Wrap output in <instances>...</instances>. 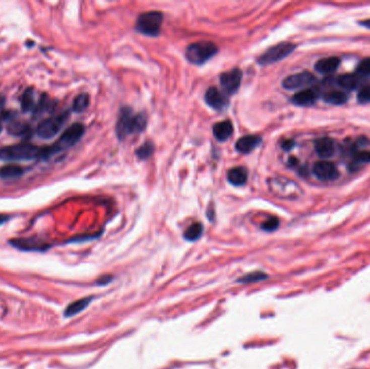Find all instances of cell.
Returning a JSON list of instances; mask_svg holds the SVG:
<instances>
[{
    "mask_svg": "<svg viewBox=\"0 0 370 369\" xmlns=\"http://www.w3.org/2000/svg\"><path fill=\"white\" fill-rule=\"evenodd\" d=\"M147 126V116L144 113L133 114L130 107L121 108L116 125V134L119 140H124L130 135L143 132Z\"/></svg>",
    "mask_w": 370,
    "mask_h": 369,
    "instance_id": "cell-1",
    "label": "cell"
},
{
    "mask_svg": "<svg viewBox=\"0 0 370 369\" xmlns=\"http://www.w3.org/2000/svg\"><path fill=\"white\" fill-rule=\"evenodd\" d=\"M85 135V126L81 124H74L72 126L64 131V134L60 137V139L51 146L44 147L41 149L40 158H48L52 156L53 154H56L63 150L70 149V147L75 145L77 142L80 141V139Z\"/></svg>",
    "mask_w": 370,
    "mask_h": 369,
    "instance_id": "cell-2",
    "label": "cell"
},
{
    "mask_svg": "<svg viewBox=\"0 0 370 369\" xmlns=\"http://www.w3.org/2000/svg\"><path fill=\"white\" fill-rule=\"evenodd\" d=\"M269 189L272 193L282 199H297L302 196L303 191L299 184L285 176H275L269 180Z\"/></svg>",
    "mask_w": 370,
    "mask_h": 369,
    "instance_id": "cell-3",
    "label": "cell"
},
{
    "mask_svg": "<svg viewBox=\"0 0 370 369\" xmlns=\"http://www.w3.org/2000/svg\"><path fill=\"white\" fill-rule=\"evenodd\" d=\"M219 48L211 41L192 43L185 51L188 61L194 65H203L218 53Z\"/></svg>",
    "mask_w": 370,
    "mask_h": 369,
    "instance_id": "cell-4",
    "label": "cell"
},
{
    "mask_svg": "<svg viewBox=\"0 0 370 369\" xmlns=\"http://www.w3.org/2000/svg\"><path fill=\"white\" fill-rule=\"evenodd\" d=\"M41 149L33 144L21 143L0 149V159L3 160H31L40 157Z\"/></svg>",
    "mask_w": 370,
    "mask_h": 369,
    "instance_id": "cell-5",
    "label": "cell"
},
{
    "mask_svg": "<svg viewBox=\"0 0 370 369\" xmlns=\"http://www.w3.org/2000/svg\"><path fill=\"white\" fill-rule=\"evenodd\" d=\"M162 21H164V16L161 12L149 11L140 14L137 20L136 28L139 33L145 36L156 37L160 34Z\"/></svg>",
    "mask_w": 370,
    "mask_h": 369,
    "instance_id": "cell-6",
    "label": "cell"
},
{
    "mask_svg": "<svg viewBox=\"0 0 370 369\" xmlns=\"http://www.w3.org/2000/svg\"><path fill=\"white\" fill-rule=\"evenodd\" d=\"M295 45L292 42H279L277 45L269 48L263 54L258 57V63L260 65H270L282 61L293 52Z\"/></svg>",
    "mask_w": 370,
    "mask_h": 369,
    "instance_id": "cell-7",
    "label": "cell"
},
{
    "mask_svg": "<svg viewBox=\"0 0 370 369\" xmlns=\"http://www.w3.org/2000/svg\"><path fill=\"white\" fill-rule=\"evenodd\" d=\"M69 116H70L69 113L65 112L43 120L42 122L39 124L38 128H37V135H38L39 138L44 140L52 139L58 134V131L62 129L66 120L69 119Z\"/></svg>",
    "mask_w": 370,
    "mask_h": 369,
    "instance_id": "cell-8",
    "label": "cell"
},
{
    "mask_svg": "<svg viewBox=\"0 0 370 369\" xmlns=\"http://www.w3.org/2000/svg\"><path fill=\"white\" fill-rule=\"evenodd\" d=\"M220 85L223 88L225 94L231 95L238 91L241 80L242 72L239 69H234L229 72L222 73L220 75Z\"/></svg>",
    "mask_w": 370,
    "mask_h": 369,
    "instance_id": "cell-9",
    "label": "cell"
},
{
    "mask_svg": "<svg viewBox=\"0 0 370 369\" xmlns=\"http://www.w3.org/2000/svg\"><path fill=\"white\" fill-rule=\"evenodd\" d=\"M315 80V76L312 73L301 72L286 77L283 80V87L287 90L300 89V88H304L314 84Z\"/></svg>",
    "mask_w": 370,
    "mask_h": 369,
    "instance_id": "cell-10",
    "label": "cell"
},
{
    "mask_svg": "<svg viewBox=\"0 0 370 369\" xmlns=\"http://www.w3.org/2000/svg\"><path fill=\"white\" fill-rule=\"evenodd\" d=\"M313 174L316 176L318 180L324 181V182H329V181H335L338 179L339 172L337 170L336 166L329 161H318L313 166Z\"/></svg>",
    "mask_w": 370,
    "mask_h": 369,
    "instance_id": "cell-11",
    "label": "cell"
},
{
    "mask_svg": "<svg viewBox=\"0 0 370 369\" xmlns=\"http://www.w3.org/2000/svg\"><path fill=\"white\" fill-rule=\"evenodd\" d=\"M205 101L211 108H213L214 110H219V112L225 109L229 103L227 94L221 92L216 87H210L206 91Z\"/></svg>",
    "mask_w": 370,
    "mask_h": 369,
    "instance_id": "cell-12",
    "label": "cell"
},
{
    "mask_svg": "<svg viewBox=\"0 0 370 369\" xmlns=\"http://www.w3.org/2000/svg\"><path fill=\"white\" fill-rule=\"evenodd\" d=\"M320 95L321 93L317 88H307V89L295 93L291 101L293 104L298 106H311L315 104Z\"/></svg>",
    "mask_w": 370,
    "mask_h": 369,
    "instance_id": "cell-13",
    "label": "cell"
},
{
    "mask_svg": "<svg viewBox=\"0 0 370 369\" xmlns=\"http://www.w3.org/2000/svg\"><path fill=\"white\" fill-rule=\"evenodd\" d=\"M262 143V138L255 135L241 137L235 144V149L240 154H249Z\"/></svg>",
    "mask_w": 370,
    "mask_h": 369,
    "instance_id": "cell-14",
    "label": "cell"
},
{
    "mask_svg": "<svg viewBox=\"0 0 370 369\" xmlns=\"http://www.w3.org/2000/svg\"><path fill=\"white\" fill-rule=\"evenodd\" d=\"M12 246L18 249L25 250V252H37V250H44L49 248L48 245H44L43 242L37 240L35 238H22V239H13L10 241Z\"/></svg>",
    "mask_w": 370,
    "mask_h": 369,
    "instance_id": "cell-15",
    "label": "cell"
},
{
    "mask_svg": "<svg viewBox=\"0 0 370 369\" xmlns=\"http://www.w3.org/2000/svg\"><path fill=\"white\" fill-rule=\"evenodd\" d=\"M315 151L322 158H329L334 156L336 152V144L329 138H321L315 141Z\"/></svg>",
    "mask_w": 370,
    "mask_h": 369,
    "instance_id": "cell-16",
    "label": "cell"
},
{
    "mask_svg": "<svg viewBox=\"0 0 370 369\" xmlns=\"http://www.w3.org/2000/svg\"><path fill=\"white\" fill-rule=\"evenodd\" d=\"M212 131H213L214 138H216L218 141L225 142L226 140H228L233 136L234 127H233V124L231 120H224V121H220L214 125Z\"/></svg>",
    "mask_w": 370,
    "mask_h": 369,
    "instance_id": "cell-17",
    "label": "cell"
},
{
    "mask_svg": "<svg viewBox=\"0 0 370 369\" xmlns=\"http://www.w3.org/2000/svg\"><path fill=\"white\" fill-rule=\"evenodd\" d=\"M248 179L247 170L243 167H235L227 172V181L234 187L245 186Z\"/></svg>",
    "mask_w": 370,
    "mask_h": 369,
    "instance_id": "cell-18",
    "label": "cell"
},
{
    "mask_svg": "<svg viewBox=\"0 0 370 369\" xmlns=\"http://www.w3.org/2000/svg\"><path fill=\"white\" fill-rule=\"evenodd\" d=\"M340 65V58L336 56H330V57H325L321 58L320 61H317L315 64V70L321 73V74H331L334 73Z\"/></svg>",
    "mask_w": 370,
    "mask_h": 369,
    "instance_id": "cell-19",
    "label": "cell"
},
{
    "mask_svg": "<svg viewBox=\"0 0 370 369\" xmlns=\"http://www.w3.org/2000/svg\"><path fill=\"white\" fill-rule=\"evenodd\" d=\"M352 153H353V155H352L353 160L351 161V164H350L351 171L357 170V169L360 168L362 165L370 162V151H368V150H355L353 147Z\"/></svg>",
    "mask_w": 370,
    "mask_h": 369,
    "instance_id": "cell-20",
    "label": "cell"
},
{
    "mask_svg": "<svg viewBox=\"0 0 370 369\" xmlns=\"http://www.w3.org/2000/svg\"><path fill=\"white\" fill-rule=\"evenodd\" d=\"M92 301V297H87V298H83L79 299L77 301L72 302L71 304H69L66 306L65 311H64V316L65 317H73L79 313H81L86 310V307L91 303Z\"/></svg>",
    "mask_w": 370,
    "mask_h": 369,
    "instance_id": "cell-21",
    "label": "cell"
},
{
    "mask_svg": "<svg viewBox=\"0 0 370 369\" xmlns=\"http://www.w3.org/2000/svg\"><path fill=\"white\" fill-rule=\"evenodd\" d=\"M337 84L343 89L352 91L359 86L360 76L357 74H344V75L338 77Z\"/></svg>",
    "mask_w": 370,
    "mask_h": 369,
    "instance_id": "cell-22",
    "label": "cell"
},
{
    "mask_svg": "<svg viewBox=\"0 0 370 369\" xmlns=\"http://www.w3.org/2000/svg\"><path fill=\"white\" fill-rule=\"evenodd\" d=\"M323 99L326 103L332 105H342L347 101V95L339 90H331L323 95Z\"/></svg>",
    "mask_w": 370,
    "mask_h": 369,
    "instance_id": "cell-23",
    "label": "cell"
},
{
    "mask_svg": "<svg viewBox=\"0 0 370 369\" xmlns=\"http://www.w3.org/2000/svg\"><path fill=\"white\" fill-rule=\"evenodd\" d=\"M204 233V226L202 223L195 222L187 228V231L184 232V239L188 241H196L202 237Z\"/></svg>",
    "mask_w": 370,
    "mask_h": 369,
    "instance_id": "cell-24",
    "label": "cell"
},
{
    "mask_svg": "<svg viewBox=\"0 0 370 369\" xmlns=\"http://www.w3.org/2000/svg\"><path fill=\"white\" fill-rule=\"evenodd\" d=\"M24 173V169L17 165H7L0 169V176L4 179L19 178Z\"/></svg>",
    "mask_w": 370,
    "mask_h": 369,
    "instance_id": "cell-25",
    "label": "cell"
},
{
    "mask_svg": "<svg viewBox=\"0 0 370 369\" xmlns=\"http://www.w3.org/2000/svg\"><path fill=\"white\" fill-rule=\"evenodd\" d=\"M266 278H269V276L266 275L264 272L255 271V272H250V273H248V274L243 275L240 278H238L237 283H239V284L258 283V282H262V280H265Z\"/></svg>",
    "mask_w": 370,
    "mask_h": 369,
    "instance_id": "cell-26",
    "label": "cell"
},
{
    "mask_svg": "<svg viewBox=\"0 0 370 369\" xmlns=\"http://www.w3.org/2000/svg\"><path fill=\"white\" fill-rule=\"evenodd\" d=\"M36 104L34 102V90L32 88H28L27 90L22 95L21 99V107L23 109V112H31L34 110Z\"/></svg>",
    "mask_w": 370,
    "mask_h": 369,
    "instance_id": "cell-27",
    "label": "cell"
},
{
    "mask_svg": "<svg viewBox=\"0 0 370 369\" xmlns=\"http://www.w3.org/2000/svg\"><path fill=\"white\" fill-rule=\"evenodd\" d=\"M90 103V98L87 93H81L75 98L73 102V110L76 113H83L89 106Z\"/></svg>",
    "mask_w": 370,
    "mask_h": 369,
    "instance_id": "cell-28",
    "label": "cell"
},
{
    "mask_svg": "<svg viewBox=\"0 0 370 369\" xmlns=\"http://www.w3.org/2000/svg\"><path fill=\"white\" fill-rule=\"evenodd\" d=\"M155 151V145L152 141H146L144 144H142L139 149L136 151V154L139 159L146 160L152 157Z\"/></svg>",
    "mask_w": 370,
    "mask_h": 369,
    "instance_id": "cell-29",
    "label": "cell"
},
{
    "mask_svg": "<svg viewBox=\"0 0 370 369\" xmlns=\"http://www.w3.org/2000/svg\"><path fill=\"white\" fill-rule=\"evenodd\" d=\"M8 130L13 136H24L31 131L27 125L22 124V122H11Z\"/></svg>",
    "mask_w": 370,
    "mask_h": 369,
    "instance_id": "cell-30",
    "label": "cell"
},
{
    "mask_svg": "<svg viewBox=\"0 0 370 369\" xmlns=\"http://www.w3.org/2000/svg\"><path fill=\"white\" fill-rule=\"evenodd\" d=\"M278 226H279V220L275 217H272L266 220L264 223H262L261 228L265 232H274L277 230Z\"/></svg>",
    "mask_w": 370,
    "mask_h": 369,
    "instance_id": "cell-31",
    "label": "cell"
},
{
    "mask_svg": "<svg viewBox=\"0 0 370 369\" xmlns=\"http://www.w3.org/2000/svg\"><path fill=\"white\" fill-rule=\"evenodd\" d=\"M357 101L360 104H367V103H370V85L360 88V90L357 93Z\"/></svg>",
    "mask_w": 370,
    "mask_h": 369,
    "instance_id": "cell-32",
    "label": "cell"
},
{
    "mask_svg": "<svg viewBox=\"0 0 370 369\" xmlns=\"http://www.w3.org/2000/svg\"><path fill=\"white\" fill-rule=\"evenodd\" d=\"M50 107H51V101L46 97V95H43V97H41L38 104H36L34 112L35 114H41L43 112H46V110L50 109Z\"/></svg>",
    "mask_w": 370,
    "mask_h": 369,
    "instance_id": "cell-33",
    "label": "cell"
},
{
    "mask_svg": "<svg viewBox=\"0 0 370 369\" xmlns=\"http://www.w3.org/2000/svg\"><path fill=\"white\" fill-rule=\"evenodd\" d=\"M356 74L359 76H370V57L365 58L358 64Z\"/></svg>",
    "mask_w": 370,
    "mask_h": 369,
    "instance_id": "cell-34",
    "label": "cell"
},
{
    "mask_svg": "<svg viewBox=\"0 0 370 369\" xmlns=\"http://www.w3.org/2000/svg\"><path fill=\"white\" fill-rule=\"evenodd\" d=\"M294 145V142L291 141V140H285V141L282 143V147L283 150L285 151H290Z\"/></svg>",
    "mask_w": 370,
    "mask_h": 369,
    "instance_id": "cell-35",
    "label": "cell"
},
{
    "mask_svg": "<svg viewBox=\"0 0 370 369\" xmlns=\"http://www.w3.org/2000/svg\"><path fill=\"white\" fill-rule=\"evenodd\" d=\"M112 279H113V277H112V276L105 275V276L101 277V278L98 280V284H99V285H107V284H109V283H110V280H112Z\"/></svg>",
    "mask_w": 370,
    "mask_h": 369,
    "instance_id": "cell-36",
    "label": "cell"
},
{
    "mask_svg": "<svg viewBox=\"0 0 370 369\" xmlns=\"http://www.w3.org/2000/svg\"><path fill=\"white\" fill-rule=\"evenodd\" d=\"M9 217L8 216H5V215H0V225L4 224L6 221H8Z\"/></svg>",
    "mask_w": 370,
    "mask_h": 369,
    "instance_id": "cell-37",
    "label": "cell"
},
{
    "mask_svg": "<svg viewBox=\"0 0 370 369\" xmlns=\"http://www.w3.org/2000/svg\"><path fill=\"white\" fill-rule=\"evenodd\" d=\"M360 24H361L362 26H365V27H367V28H370V20L362 21V22H360Z\"/></svg>",
    "mask_w": 370,
    "mask_h": 369,
    "instance_id": "cell-38",
    "label": "cell"
},
{
    "mask_svg": "<svg viewBox=\"0 0 370 369\" xmlns=\"http://www.w3.org/2000/svg\"><path fill=\"white\" fill-rule=\"evenodd\" d=\"M2 129H3V127H2V124H0V132H2Z\"/></svg>",
    "mask_w": 370,
    "mask_h": 369,
    "instance_id": "cell-39",
    "label": "cell"
}]
</instances>
